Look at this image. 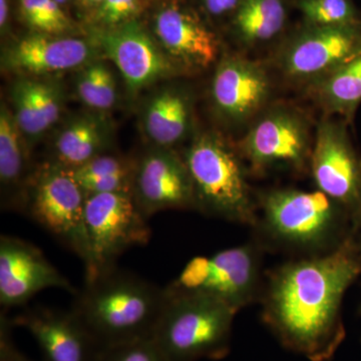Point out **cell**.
I'll use <instances>...</instances> for the list:
<instances>
[{"instance_id":"obj_1","label":"cell","mask_w":361,"mask_h":361,"mask_svg":"<svg viewBox=\"0 0 361 361\" xmlns=\"http://www.w3.org/2000/svg\"><path fill=\"white\" fill-rule=\"evenodd\" d=\"M360 275L353 233L334 250L273 271L263 290V320L289 350L310 361H330L345 338L344 296Z\"/></svg>"},{"instance_id":"obj_2","label":"cell","mask_w":361,"mask_h":361,"mask_svg":"<svg viewBox=\"0 0 361 361\" xmlns=\"http://www.w3.org/2000/svg\"><path fill=\"white\" fill-rule=\"evenodd\" d=\"M166 301L165 289L114 267L85 281L71 312L103 349L153 338Z\"/></svg>"},{"instance_id":"obj_3","label":"cell","mask_w":361,"mask_h":361,"mask_svg":"<svg viewBox=\"0 0 361 361\" xmlns=\"http://www.w3.org/2000/svg\"><path fill=\"white\" fill-rule=\"evenodd\" d=\"M257 202L254 228L263 247L318 255L334 250L355 231L348 209L319 190H271Z\"/></svg>"},{"instance_id":"obj_4","label":"cell","mask_w":361,"mask_h":361,"mask_svg":"<svg viewBox=\"0 0 361 361\" xmlns=\"http://www.w3.org/2000/svg\"><path fill=\"white\" fill-rule=\"evenodd\" d=\"M183 160L193 185L195 209L254 228L258 202L238 152L215 135H203L192 142Z\"/></svg>"},{"instance_id":"obj_5","label":"cell","mask_w":361,"mask_h":361,"mask_svg":"<svg viewBox=\"0 0 361 361\" xmlns=\"http://www.w3.org/2000/svg\"><path fill=\"white\" fill-rule=\"evenodd\" d=\"M166 295L153 338L171 360H216L229 353L233 322L239 311L198 294Z\"/></svg>"},{"instance_id":"obj_6","label":"cell","mask_w":361,"mask_h":361,"mask_svg":"<svg viewBox=\"0 0 361 361\" xmlns=\"http://www.w3.org/2000/svg\"><path fill=\"white\" fill-rule=\"evenodd\" d=\"M262 251L259 242H250L211 256H197L164 289L169 295L210 297L239 311L262 290Z\"/></svg>"},{"instance_id":"obj_7","label":"cell","mask_w":361,"mask_h":361,"mask_svg":"<svg viewBox=\"0 0 361 361\" xmlns=\"http://www.w3.org/2000/svg\"><path fill=\"white\" fill-rule=\"evenodd\" d=\"M85 201L87 195L73 177L71 169L52 161L33 173L25 206L33 219L82 259L85 269L90 258L85 222Z\"/></svg>"},{"instance_id":"obj_8","label":"cell","mask_w":361,"mask_h":361,"mask_svg":"<svg viewBox=\"0 0 361 361\" xmlns=\"http://www.w3.org/2000/svg\"><path fill=\"white\" fill-rule=\"evenodd\" d=\"M130 193H101L87 196L85 230L90 247V264L85 281L116 267V259L135 246H144L151 229Z\"/></svg>"},{"instance_id":"obj_9","label":"cell","mask_w":361,"mask_h":361,"mask_svg":"<svg viewBox=\"0 0 361 361\" xmlns=\"http://www.w3.org/2000/svg\"><path fill=\"white\" fill-rule=\"evenodd\" d=\"M313 142L306 116L291 106H277L253 123L240 153L256 174H299L310 169Z\"/></svg>"},{"instance_id":"obj_10","label":"cell","mask_w":361,"mask_h":361,"mask_svg":"<svg viewBox=\"0 0 361 361\" xmlns=\"http://www.w3.org/2000/svg\"><path fill=\"white\" fill-rule=\"evenodd\" d=\"M360 52L361 23L308 25L282 47L276 56V65L291 82L311 85Z\"/></svg>"},{"instance_id":"obj_11","label":"cell","mask_w":361,"mask_h":361,"mask_svg":"<svg viewBox=\"0 0 361 361\" xmlns=\"http://www.w3.org/2000/svg\"><path fill=\"white\" fill-rule=\"evenodd\" d=\"M310 170L317 190L351 213L361 190V158L345 123L329 118L318 125Z\"/></svg>"},{"instance_id":"obj_12","label":"cell","mask_w":361,"mask_h":361,"mask_svg":"<svg viewBox=\"0 0 361 361\" xmlns=\"http://www.w3.org/2000/svg\"><path fill=\"white\" fill-rule=\"evenodd\" d=\"M47 288L78 290L42 251L18 237H0V304L11 308L23 305Z\"/></svg>"},{"instance_id":"obj_13","label":"cell","mask_w":361,"mask_h":361,"mask_svg":"<svg viewBox=\"0 0 361 361\" xmlns=\"http://www.w3.org/2000/svg\"><path fill=\"white\" fill-rule=\"evenodd\" d=\"M132 195L147 219L167 209H195L186 164L169 149H152L135 163Z\"/></svg>"},{"instance_id":"obj_14","label":"cell","mask_w":361,"mask_h":361,"mask_svg":"<svg viewBox=\"0 0 361 361\" xmlns=\"http://www.w3.org/2000/svg\"><path fill=\"white\" fill-rule=\"evenodd\" d=\"M99 42L130 90H141L175 71L174 63L135 21L111 27Z\"/></svg>"},{"instance_id":"obj_15","label":"cell","mask_w":361,"mask_h":361,"mask_svg":"<svg viewBox=\"0 0 361 361\" xmlns=\"http://www.w3.org/2000/svg\"><path fill=\"white\" fill-rule=\"evenodd\" d=\"M154 32L173 63L189 70H204L219 56L215 33L186 7L171 4L156 14Z\"/></svg>"},{"instance_id":"obj_16","label":"cell","mask_w":361,"mask_h":361,"mask_svg":"<svg viewBox=\"0 0 361 361\" xmlns=\"http://www.w3.org/2000/svg\"><path fill=\"white\" fill-rule=\"evenodd\" d=\"M271 94L267 71L254 61L230 56L221 61L212 82L218 111L232 123H244L264 108Z\"/></svg>"},{"instance_id":"obj_17","label":"cell","mask_w":361,"mask_h":361,"mask_svg":"<svg viewBox=\"0 0 361 361\" xmlns=\"http://www.w3.org/2000/svg\"><path fill=\"white\" fill-rule=\"evenodd\" d=\"M11 320L32 334L44 361H96L99 348L71 310L35 307Z\"/></svg>"},{"instance_id":"obj_18","label":"cell","mask_w":361,"mask_h":361,"mask_svg":"<svg viewBox=\"0 0 361 361\" xmlns=\"http://www.w3.org/2000/svg\"><path fill=\"white\" fill-rule=\"evenodd\" d=\"M92 54L85 40L37 33L11 45L2 63L11 71L39 75L78 68L90 61Z\"/></svg>"},{"instance_id":"obj_19","label":"cell","mask_w":361,"mask_h":361,"mask_svg":"<svg viewBox=\"0 0 361 361\" xmlns=\"http://www.w3.org/2000/svg\"><path fill=\"white\" fill-rule=\"evenodd\" d=\"M13 101L21 133L33 140L58 122L63 106L59 85L28 78L14 85Z\"/></svg>"},{"instance_id":"obj_20","label":"cell","mask_w":361,"mask_h":361,"mask_svg":"<svg viewBox=\"0 0 361 361\" xmlns=\"http://www.w3.org/2000/svg\"><path fill=\"white\" fill-rule=\"evenodd\" d=\"M311 96L326 115L353 121L361 103V52L319 82L310 85Z\"/></svg>"},{"instance_id":"obj_21","label":"cell","mask_w":361,"mask_h":361,"mask_svg":"<svg viewBox=\"0 0 361 361\" xmlns=\"http://www.w3.org/2000/svg\"><path fill=\"white\" fill-rule=\"evenodd\" d=\"M191 122L189 99L167 90L157 94L145 114V130L158 148L169 149L184 137Z\"/></svg>"},{"instance_id":"obj_22","label":"cell","mask_w":361,"mask_h":361,"mask_svg":"<svg viewBox=\"0 0 361 361\" xmlns=\"http://www.w3.org/2000/svg\"><path fill=\"white\" fill-rule=\"evenodd\" d=\"M135 163L118 156L101 155L71 169L87 196L101 193L132 194Z\"/></svg>"},{"instance_id":"obj_23","label":"cell","mask_w":361,"mask_h":361,"mask_svg":"<svg viewBox=\"0 0 361 361\" xmlns=\"http://www.w3.org/2000/svg\"><path fill=\"white\" fill-rule=\"evenodd\" d=\"M13 111L2 104L0 111V182L4 193L20 189L26 198L30 179L25 177L27 154Z\"/></svg>"},{"instance_id":"obj_24","label":"cell","mask_w":361,"mask_h":361,"mask_svg":"<svg viewBox=\"0 0 361 361\" xmlns=\"http://www.w3.org/2000/svg\"><path fill=\"white\" fill-rule=\"evenodd\" d=\"M106 145L103 123L94 116H80L66 126L56 139V161L71 169L78 167L104 154Z\"/></svg>"},{"instance_id":"obj_25","label":"cell","mask_w":361,"mask_h":361,"mask_svg":"<svg viewBox=\"0 0 361 361\" xmlns=\"http://www.w3.org/2000/svg\"><path fill=\"white\" fill-rule=\"evenodd\" d=\"M286 16L283 0H241L234 23L245 44H257L276 37Z\"/></svg>"},{"instance_id":"obj_26","label":"cell","mask_w":361,"mask_h":361,"mask_svg":"<svg viewBox=\"0 0 361 361\" xmlns=\"http://www.w3.org/2000/svg\"><path fill=\"white\" fill-rule=\"evenodd\" d=\"M77 90L82 103L94 110H109L116 103L115 78L101 61L85 66L78 77Z\"/></svg>"},{"instance_id":"obj_27","label":"cell","mask_w":361,"mask_h":361,"mask_svg":"<svg viewBox=\"0 0 361 361\" xmlns=\"http://www.w3.org/2000/svg\"><path fill=\"white\" fill-rule=\"evenodd\" d=\"M23 18L44 35H59L71 30V21L54 0H20Z\"/></svg>"},{"instance_id":"obj_28","label":"cell","mask_w":361,"mask_h":361,"mask_svg":"<svg viewBox=\"0 0 361 361\" xmlns=\"http://www.w3.org/2000/svg\"><path fill=\"white\" fill-rule=\"evenodd\" d=\"M297 6L308 25H344L360 23L349 0H299Z\"/></svg>"},{"instance_id":"obj_29","label":"cell","mask_w":361,"mask_h":361,"mask_svg":"<svg viewBox=\"0 0 361 361\" xmlns=\"http://www.w3.org/2000/svg\"><path fill=\"white\" fill-rule=\"evenodd\" d=\"M96 361H172L154 338L99 349Z\"/></svg>"},{"instance_id":"obj_30","label":"cell","mask_w":361,"mask_h":361,"mask_svg":"<svg viewBox=\"0 0 361 361\" xmlns=\"http://www.w3.org/2000/svg\"><path fill=\"white\" fill-rule=\"evenodd\" d=\"M142 0H104L99 4L96 18L102 25L115 27L129 23L139 11Z\"/></svg>"},{"instance_id":"obj_31","label":"cell","mask_w":361,"mask_h":361,"mask_svg":"<svg viewBox=\"0 0 361 361\" xmlns=\"http://www.w3.org/2000/svg\"><path fill=\"white\" fill-rule=\"evenodd\" d=\"M13 323L6 313L0 315V361H32L16 348L11 337Z\"/></svg>"},{"instance_id":"obj_32","label":"cell","mask_w":361,"mask_h":361,"mask_svg":"<svg viewBox=\"0 0 361 361\" xmlns=\"http://www.w3.org/2000/svg\"><path fill=\"white\" fill-rule=\"evenodd\" d=\"M241 0H203L204 6L212 16H222L238 8Z\"/></svg>"},{"instance_id":"obj_33","label":"cell","mask_w":361,"mask_h":361,"mask_svg":"<svg viewBox=\"0 0 361 361\" xmlns=\"http://www.w3.org/2000/svg\"><path fill=\"white\" fill-rule=\"evenodd\" d=\"M351 220H353V228L355 231L361 229V190L360 195H358L357 200L355 202V205L353 206L351 210Z\"/></svg>"},{"instance_id":"obj_34","label":"cell","mask_w":361,"mask_h":361,"mask_svg":"<svg viewBox=\"0 0 361 361\" xmlns=\"http://www.w3.org/2000/svg\"><path fill=\"white\" fill-rule=\"evenodd\" d=\"M7 20H8V1L0 0V26L2 30L6 27Z\"/></svg>"},{"instance_id":"obj_35","label":"cell","mask_w":361,"mask_h":361,"mask_svg":"<svg viewBox=\"0 0 361 361\" xmlns=\"http://www.w3.org/2000/svg\"><path fill=\"white\" fill-rule=\"evenodd\" d=\"M355 239L356 245H357L358 250H360L361 255V229L355 232Z\"/></svg>"},{"instance_id":"obj_36","label":"cell","mask_w":361,"mask_h":361,"mask_svg":"<svg viewBox=\"0 0 361 361\" xmlns=\"http://www.w3.org/2000/svg\"><path fill=\"white\" fill-rule=\"evenodd\" d=\"M104 0H82L85 6H99Z\"/></svg>"},{"instance_id":"obj_37","label":"cell","mask_w":361,"mask_h":361,"mask_svg":"<svg viewBox=\"0 0 361 361\" xmlns=\"http://www.w3.org/2000/svg\"><path fill=\"white\" fill-rule=\"evenodd\" d=\"M54 1H56V4H59V6H61V4H65V2L68 1V0H54Z\"/></svg>"},{"instance_id":"obj_38","label":"cell","mask_w":361,"mask_h":361,"mask_svg":"<svg viewBox=\"0 0 361 361\" xmlns=\"http://www.w3.org/2000/svg\"><path fill=\"white\" fill-rule=\"evenodd\" d=\"M360 313H361V306H360Z\"/></svg>"}]
</instances>
